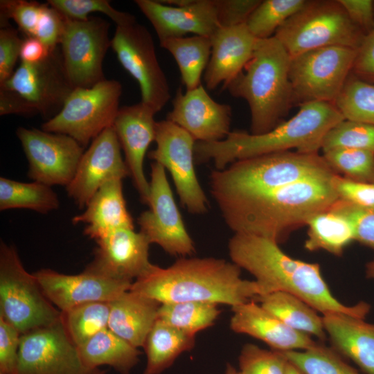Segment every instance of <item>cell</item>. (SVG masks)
Segmentation results:
<instances>
[{
    "instance_id": "e575fe53",
    "label": "cell",
    "mask_w": 374,
    "mask_h": 374,
    "mask_svg": "<svg viewBox=\"0 0 374 374\" xmlns=\"http://www.w3.org/2000/svg\"><path fill=\"white\" fill-rule=\"evenodd\" d=\"M217 304L184 301L160 304L158 319L191 335L213 326L220 314Z\"/></svg>"
},
{
    "instance_id": "44dd1931",
    "label": "cell",
    "mask_w": 374,
    "mask_h": 374,
    "mask_svg": "<svg viewBox=\"0 0 374 374\" xmlns=\"http://www.w3.org/2000/svg\"><path fill=\"white\" fill-rule=\"evenodd\" d=\"M231 114L230 105L214 100L200 85L185 93L179 89L166 119L196 141L213 142L224 139L231 132Z\"/></svg>"
},
{
    "instance_id": "680465c9",
    "label": "cell",
    "mask_w": 374,
    "mask_h": 374,
    "mask_svg": "<svg viewBox=\"0 0 374 374\" xmlns=\"http://www.w3.org/2000/svg\"><path fill=\"white\" fill-rule=\"evenodd\" d=\"M1 374V373H0Z\"/></svg>"
},
{
    "instance_id": "7dc6e473",
    "label": "cell",
    "mask_w": 374,
    "mask_h": 374,
    "mask_svg": "<svg viewBox=\"0 0 374 374\" xmlns=\"http://www.w3.org/2000/svg\"><path fill=\"white\" fill-rule=\"evenodd\" d=\"M332 182L339 199L357 206L374 208V184L354 181L337 174Z\"/></svg>"
},
{
    "instance_id": "f546056e",
    "label": "cell",
    "mask_w": 374,
    "mask_h": 374,
    "mask_svg": "<svg viewBox=\"0 0 374 374\" xmlns=\"http://www.w3.org/2000/svg\"><path fill=\"white\" fill-rule=\"evenodd\" d=\"M195 336L157 319L145 339L146 364L143 374H161L195 345Z\"/></svg>"
},
{
    "instance_id": "d6986e66",
    "label": "cell",
    "mask_w": 374,
    "mask_h": 374,
    "mask_svg": "<svg viewBox=\"0 0 374 374\" xmlns=\"http://www.w3.org/2000/svg\"><path fill=\"white\" fill-rule=\"evenodd\" d=\"M33 274L44 295L60 312L89 302H110L129 290L132 284L86 269L74 275L51 269H41Z\"/></svg>"
},
{
    "instance_id": "7bdbcfd3",
    "label": "cell",
    "mask_w": 374,
    "mask_h": 374,
    "mask_svg": "<svg viewBox=\"0 0 374 374\" xmlns=\"http://www.w3.org/2000/svg\"><path fill=\"white\" fill-rule=\"evenodd\" d=\"M287 362L283 352L263 349L253 344H244L238 357L242 374H285Z\"/></svg>"
},
{
    "instance_id": "d590c367",
    "label": "cell",
    "mask_w": 374,
    "mask_h": 374,
    "mask_svg": "<svg viewBox=\"0 0 374 374\" xmlns=\"http://www.w3.org/2000/svg\"><path fill=\"white\" fill-rule=\"evenodd\" d=\"M109 312V302H89L61 312V321L72 342L79 347L108 328Z\"/></svg>"
},
{
    "instance_id": "b9f144b4",
    "label": "cell",
    "mask_w": 374,
    "mask_h": 374,
    "mask_svg": "<svg viewBox=\"0 0 374 374\" xmlns=\"http://www.w3.org/2000/svg\"><path fill=\"white\" fill-rule=\"evenodd\" d=\"M46 3L65 18L72 20L85 21L89 14L101 12L114 21L116 26L136 21L134 15L116 10L107 0H48Z\"/></svg>"
},
{
    "instance_id": "2e32d148",
    "label": "cell",
    "mask_w": 374,
    "mask_h": 374,
    "mask_svg": "<svg viewBox=\"0 0 374 374\" xmlns=\"http://www.w3.org/2000/svg\"><path fill=\"white\" fill-rule=\"evenodd\" d=\"M149 209L137 219L150 244L160 246L172 256L192 255L195 244L184 223L169 185L166 169L157 162L151 163Z\"/></svg>"
},
{
    "instance_id": "7c38bea8",
    "label": "cell",
    "mask_w": 374,
    "mask_h": 374,
    "mask_svg": "<svg viewBox=\"0 0 374 374\" xmlns=\"http://www.w3.org/2000/svg\"><path fill=\"white\" fill-rule=\"evenodd\" d=\"M111 47L123 67L138 82L141 101L157 113L161 110L170 98V89L149 30L137 21L118 26Z\"/></svg>"
},
{
    "instance_id": "484cf974",
    "label": "cell",
    "mask_w": 374,
    "mask_h": 374,
    "mask_svg": "<svg viewBox=\"0 0 374 374\" xmlns=\"http://www.w3.org/2000/svg\"><path fill=\"white\" fill-rule=\"evenodd\" d=\"M121 179L105 183L93 195L85 210L72 219L73 224H83L84 234L96 240L120 229H134L127 211Z\"/></svg>"
},
{
    "instance_id": "ffe728a7",
    "label": "cell",
    "mask_w": 374,
    "mask_h": 374,
    "mask_svg": "<svg viewBox=\"0 0 374 374\" xmlns=\"http://www.w3.org/2000/svg\"><path fill=\"white\" fill-rule=\"evenodd\" d=\"M95 241L93 259L85 268L89 271L133 283L154 266L149 260L150 243L141 231L120 229Z\"/></svg>"
},
{
    "instance_id": "f1b7e54d",
    "label": "cell",
    "mask_w": 374,
    "mask_h": 374,
    "mask_svg": "<svg viewBox=\"0 0 374 374\" xmlns=\"http://www.w3.org/2000/svg\"><path fill=\"white\" fill-rule=\"evenodd\" d=\"M83 362L93 368L108 366L120 374H130L139 362L138 348L108 328L78 347Z\"/></svg>"
},
{
    "instance_id": "ac0fdd59",
    "label": "cell",
    "mask_w": 374,
    "mask_h": 374,
    "mask_svg": "<svg viewBox=\"0 0 374 374\" xmlns=\"http://www.w3.org/2000/svg\"><path fill=\"white\" fill-rule=\"evenodd\" d=\"M128 175L118 137L110 127L95 138L84 152L73 179L66 187V192L82 209L105 183L116 178L123 179Z\"/></svg>"
},
{
    "instance_id": "9c48e42d",
    "label": "cell",
    "mask_w": 374,
    "mask_h": 374,
    "mask_svg": "<svg viewBox=\"0 0 374 374\" xmlns=\"http://www.w3.org/2000/svg\"><path fill=\"white\" fill-rule=\"evenodd\" d=\"M122 85L107 80L88 88H75L60 111L44 122L41 129L68 135L83 148L112 127L120 109Z\"/></svg>"
},
{
    "instance_id": "d6a6232c",
    "label": "cell",
    "mask_w": 374,
    "mask_h": 374,
    "mask_svg": "<svg viewBox=\"0 0 374 374\" xmlns=\"http://www.w3.org/2000/svg\"><path fill=\"white\" fill-rule=\"evenodd\" d=\"M174 57L186 90L200 85L211 54V37L199 35L170 38L160 42Z\"/></svg>"
},
{
    "instance_id": "1f68e13d",
    "label": "cell",
    "mask_w": 374,
    "mask_h": 374,
    "mask_svg": "<svg viewBox=\"0 0 374 374\" xmlns=\"http://www.w3.org/2000/svg\"><path fill=\"white\" fill-rule=\"evenodd\" d=\"M330 208L308 220V238L304 247L310 251L324 250L339 256L355 240L354 230L345 216Z\"/></svg>"
},
{
    "instance_id": "ab89813d",
    "label": "cell",
    "mask_w": 374,
    "mask_h": 374,
    "mask_svg": "<svg viewBox=\"0 0 374 374\" xmlns=\"http://www.w3.org/2000/svg\"><path fill=\"white\" fill-rule=\"evenodd\" d=\"M323 157L337 173L354 181L374 184V152L337 148L323 152Z\"/></svg>"
},
{
    "instance_id": "ee69618b",
    "label": "cell",
    "mask_w": 374,
    "mask_h": 374,
    "mask_svg": "<svg viewBox=\"0 0 374 374\" xmlns=\"http://www.w3.org/2000/svg\"><path fill=\"white\" fill-rule=\"evenodd\" d=\"M44 3L26 0H1V28L14 20L26 37H35Z\"/></svg>"
},
{
    "instance_id": "60d3db41",
    "label": "cell",
    "mask_w": 374,
    "mask_h": 374,
    "mask_svg": "<svg viewBox=\"0 0 374 374\" xmlns=\"http://www.w3.org/2000/svg\"><path fill=\"white\" fill-rule=\"evenodd\" d=\"M337 148H351L374 152V125L344 120L325 135L321 149L326 152Z\"/></svg>"
},
{
    "instance_id": "f5cc1de1",
    "label": "cell",
    "mask_w": 374,
    "mask_h": 374,
    "mask_svg": "<svg viewBox=\"0 0 374 374\" xmlns=\"http://www.w3.org/2000/svg\"><path fill=\"white\" fill-rule=\"evenodd\" d=\"M350 20L367 33L374 26V3L371 0H337Z\"/></svg>"
},
{
    "instance_id": "8fae6325",
    "label": "cell",
    "mask_w": 374,
    "mask_h": 374,
    "mask_svg": "<svg viewBox=\"0 0 374 374\" xmlns=\"http://www.w3.org/2000/svg\"><path fill=\"white\" fill-rule=\"evenodd\" d=\"M0 89L15 96L27 116L41 114L50 119L60 111L73 88L57 47L42 61L21 62L11 77L0 84Z\"/></svg>"
},
{
    "instance_id": "9f6ffc18",
    "label": "cell",
    "mask_w": 374,
    "mask_h": 374,
    "mask_svg": "<svg viewBox=\"0 0 374 374\" xmlns=\"http://www.w3.org/2000/svg\"><path fill=\"white\" fill-rule=\"evenodd\" d=\"M366 276L368 278L374 279V258L366 265Z\"/></svg>"
},
{
    "instance_id": "30bf717a",
    "label": "cell",
    "mask_w": 374,
    "mask_h": 374,
    "mask_svg": "<svg viewBox=\"0 0 374 374\" xmlns=\"http://www.w3.org/2000/svg\"><path fill=\"white\" fill-rule=\"evenodd\" d=\"M357 48L332 46L291 57L290 80L294 103H334L353 70Z\"/></svg>"
},
{
    "instance_id": "f35d334b",
    "label": "cell",
    "mask_w": 374,
    "mask_h": 374,
    "mask_svg": "<svg viewBox=\"0 0 374 374\" xmlns=\"http://www.w3.org/2000/svg\"><path fill=\"white\" fill-rule=\"evenodd\" d=\"M305 0H265L253 10L246 22L257 39L271 37L290 17L302 9Z\"/></svg>"
},
{
    "instance_id": "cb8c5ba5",
    "label": "cell",
    "mask_w": 374,
    "mask_h": 374,
    "mask_svg": "<svg viewBox=\"0 0 374 374\" xmlns=\"http://www.w3.org/2000/svg\"><path fill=\"white\" fill-rule=\"evenodd\" d=\"M232 312L230 328L233 331L261 340L272 350H303L317 343L311 336L285 325L253 299L232 307Z\"/></svg>"
},
{
    "instance_id": "74e56055",
    "label": "cell",
    "mask_w": 374,
    "mask_h": 374,
    "mask_svg": "<svg viewBox=\"0 0 374 374\" xmlns=\"http://www.w3.org/2000/svg\"><path fill=\"white\" fill-rule=\"evenodd\" d=\"M333 104L345 120L374 125V84L348 76Z\"/></svg>"
},
{
    "instance_id": "8d00e7d4",
    "label": "cell",
    "mask_w": 374,
    "mask_h": 374,
    "mask_svg": "<svg viewBox=\"0 0 374 374\" xmlns=\"http://www.w3.org/2000/svg\"><path fill=\"white\" fill-rule=\"evenodd\" d=\"M283 353L304 374H360L332 347L321 341L306 350Z\"/></svg>"
},
{
    "instance_id": "9a60e30c",
    "label": "cell",
    "mask_w": 374,
    "mask_h": 374,
    "mask_svg": "<svg viewBox=\"0 0 374 374\" xmlns=\"http://www.w3.org/2000/svg\"><path fill=\"white\" fill-rule=\"evenodd\" d=\"M17 374H106L87 366L57 322L21 335Z\"/></svg>"
},
{
    "instance_id": "6f0895ef",
    "label": "cell",
    "mask_w": 374,
    "mask_h": 374,
    "mask_svg": "<svg viewBox=\"0 0 374 374\" xmlns=\"http://www.w3.org/2000/svg\"><path fill=\"white\" fill-rule=\"evenodd\" d=\"M224 374H242L239 370H237L233 365L227 364Z\"/></svg>"
},
{
    "instance_id": "603a6c76",
    "label": "cell",
    "mask_w": 374,
    "mask_h": 374,
    "mask_svg": "<svg viewBox=\"0 0 374 374\" xmlns=\"http://www.w3.org/2000/svg\"><path fill=\"white\" fill-rule=\"evenodd\" d=\"M134 2L151 23L160 42L188 33L211 37L220 28L215 0H192L183 6L153 0Z\"/></svg>"
},
{
    "instance_id": "816d5d0a",
    "label": "cell",
    "mask_w": 374,
    "mask_h": 374,
    "mask_svg": "<svg viewBox=\"0 0 374 374\" xmlns=\"http://www.w3.org/2000/svg\"><path fill=\"white\" fill-rule=\"evenodd\" d=\"M362 80H374V26L364 37L353 67Z\"/></svg>"
},
{
    "instance_id": "f6af8a7d",
    "label": "cell",
    "mask_w": 374,
    "mask_h": 374,
    "mask_svg": "<svg viewBox=\"0 0 374 374\" xmlns=\"http://www.w3.org/2000/svg\"><path fill=\"white\" fill-rule=\"evenodd\" d=\"M330 208L350 221L355 240L374 249V208L362 207L338 199Z\"/></svg>"
},
{
    "instance_id": "7a4b0ae2",
    "label": "cell",
    "mask_w": 374,
    "mask_h": 374,
    "mask_svg": "<svg viewBox=\"0 0 374 374\" xmlns=\"http://www.w3.org/2000/svg\"><path fill=\"white\" fill-rule=\"evenodd\" d=\"M335 175L301 180L217 205L234 233L254 235L279 244L339 199L332 182Z\"/></svg>"
},
{
    "instance_id": "db71d44e",
    "label": "cell",
    "mask_w": 374,
    "mask_h": 374,
    "mask_svg": "<svg viewBox=\"0 0 374 374\" xmlns=\"http://www.w3.org/2000/svg\"><path fill=\"white\" fill-rule=\"evenodd\" d=\"M51 52L38 39L26 37L23 40L19 58L21 62L35 63L44 60Z\"/></svg>"
},
{
    "instance_id": "7402d4cb",
    "label": "cell",
    "mask_w": 374,
    "mask_h": 374,
    "mask_svg": "<svg viewBox=\"0 0 374 374\" xmlns=\"http://www.w3.org/2000/svg\"><path fill=\"white\" fill-rule=\"evenodd\" d=\"M156 114L141 101L120 107L112 126L125 153V161L134 187L142 202L147 204L150 199V182L145 176L143 162L150 143L155 141Z\"/></svg>"
},
{
    "instance_id": "52a82bcc",
    "label": "cell",
    "mask_w": 374,
    "mask_h": 374,
    "mask_svg": "<svg viewBox=\"0 0 374 374\" xmlns=\"http://www.w3.org/2000/svg\"><path fill=\"white\" fill-rule=\"evenodd\" d=\"M364 35L338 1H308L274 35L291 57L326 46L358 48Z\"/></svg>"
},
{
    "instance_id": "83f0119b",
    "label": "cell",
    "mask_w": 374,
    "mask_h": 374,
    "mask_svg": "<svg viewBox=\"0 0 374 374\" xmlns=\"http://www.w3.org/2000/svg\"><path fill=\"white\" fill-rule=\"evenodd\" d=\"M160 304L129 290L109 302L108 328L136 348L143 347Z\"/></svg>"
},
{
    "instance_id": "bcb514c9",
    "label": "cell",
    "mask_w": 374,
    "mask_h": 374,
    "mask_svg": "<svg viewBox=\"0 0 374 374\" xmlns=\"http://www.w3.org/2000/svg\"><path fill=\"white\" fill-rule=\"evenodd\" d=\"M21 333L0 316V373L17 374Z\"/></svg>"
},
{
    "instance_id": "836d02e7",
    "label": "cell",
    "mask_w": 374,
    "mask_h": 374,
    "mask_svg": "<svg viewBox=\"0 0 374 374\" xmlns=\"http://www.w3.org/2000/svg\"><path fill=\"white\" fill-rule=\"evenodd\" d=\"M60 207L51 186L33 181L24 183L1 177L0 210L25 208L46 214Z\"/></svg>"
},
{
    "instance_id": "f907efd6",
    "label": "cell",
    "mask_w": 374,
    "mask_h": 374,
    "mask_svg": "<svg viewBox=\"0 0 374 374\" xmlns=\"http://www.w3.org/2000/svg\"><path fill=\"white\" fill-rule=\"evenodd\" d=\"M220 28L246 24L260 0H215Z\"/></svg>"
},
{
    "instance_id": "8992f818",
    "label": "cell",
    "mask_w": 374,
    "mask_h": 374,
    "mask_svg": "<svg viewBox=\"0 0 374 374\" xmlns=\"http://www.w3.org/2000/svg\"><path fill=\"white\" fill-rule=\"evenodd\" d=\"M335 174L319 153L273 152L235 161L220 170H213L210 176L211 193L217 203Z\"/></svg>"
},
{
    "instance_id": "d4e9b609",
    "label": "cell",
    "mask_w": 374,
    "mask_h": 374,
    "mask_svg": "<svg viewBox=\"0 0 374 374\" xmlns=\"http://www.w3.org/2000/svg\"><path fill=\"white\" fill-rule=\"evenodd\" d=\"M211 54L204 80L210 89L235 79L251 60L256 39L246 24L220 28L211 37Z\"/></svg>"
},
{
    "instance_id": "277c9868",
    "label": "cell",
    "mask_w": 374,
    "mask_h": 374,
    "mask_svg": "<svg viewBox=\"0 0 374 374\" xmlns=\"http://www.w3.org/2000/svg\"><path fill=\"white\" fill-rule=\"evenodd\" d=\"M344 120L333 103L308 102L301 105L295 116L266 133L234 130L221 141H197L195 161H211L215 169L220 170L238 160L292 148L302 153H318L327 132Z\"/></svg>"
},
{
    "instance_id": "ba28073f",
    "label": "cell",
    "mask_w": 374,
    "mask_h": 374,
    "mask_svg": "<svg viewBox=\"0 0 374 374\" xmlns=\"http://www.w3.org/2000/svg\"><path fill=\"white\" fill-rule=\"evenodd\" d=\"M0 316L21 334L52 325L61 312L46 298L28 273L16 248L0 244Z\"/></svg>"
},
{
    "instance_id": "c3c4849f",
    "label": "cell",
    "mask_w": 374,
    "mask_h": 374,
    "mask_svg": "<svg viewBox=\"0 0 374 374\" xmlns=\"http://www.w3.org/2000/svg\"><path fill=\"white\" fill-rule=\"evenodd\" d=\"M23 40L17 30L7 26L0 30V84L15 72L14 68L19 57Z\"/></svg>"
},
{
    "instance_id": "6da1fadb",
    "label": "cell",
    "mask_w": 374,
    "mask_h": 374,
    "mask_svg": "<svg viewBox=\"0 0 374 374\" xmlns=\"http://www.w3.org/2000/svg\"><path fill=\"white\" fill-rule=\"evenodd\" d=\"M232 262L251 274L260 295L284 292L303 300L323 315L343 313L365 319L371 305L361 301L346 305L330 292L317 263L293 258L269 239L234 233L228 244Z\"/></svg>"
},
{
    "instance_id": "5b68a950",
    "label": "cell",
    "mask_w": 374,
    "mask_h": 374,
    "mask_svg": "<svg viewBox=\"0 0 374 374\" xmlns=\"http://www.w3.org/2000/svg\"><path fill=\"white\" fill-rule=\"evenodd\" d=\"M291 57L274 37L256 39L252 57L224 89L244 99L251 112V134L266 133L282 123L294 103Z\"/></svg>"
},
{
    "instance_id": "e0dca14e",
    "label": "cell",
    "mask_w": 374,
    "mask_h": 374,
    "mask_svg": "<svg viewBox=\"0 0 374 374\" xmlns=\"http://www.w3.org/2000/svg\"><path fill=\"white\" fill-rule=\"evenodd\" d=\"M28 162V177L49 186H67L74 177L84 153L72 137L38 129L16 130Z\"/></svg>"
},
{
    "instance_id": "681fc988",
    "label": "cell",
    "mask_w": 374,
    "mask_h": 374,
    "mask_svg": "<svg viewBox=\"0 0 374 374\" xmlns=\"http://www.w3.org/2000/svg\"><path fill=\"white\" fill-rule=\"evenodd\" d=\"M66 18L47 3H44L35 37L42 42L50 51L60 45Z\"/></svg>"
},
{
    "instance_id": "11a10c76",
    "label": "cell",
    "mask_w": 374,
    "mask_h": 374,
    "mask_svg": "<svg viewBox=\"0 0 374 374\" xmlns=\"http://www.w3.org/2000/svg\"><path fill=\"white\" fill-rule=\"evenodd\" d=\"M285 374H304L298 367L288 361Z\"/></svg>"
},
{
    "instance_id": "4fadbf2b",
    "label": "cell",
    "mask_w": 374,
    "mask_h": 374,
    "mask_svg": "<svg viewBox=\"0 0 374 374\" xmlns=\"http://www.w3.org/2000/svg\"><path fill=\"white\" fill-rule=\"evenodd\" d=\"M109 23L99 17L85 21L65 19L60 52L73 89L88 88L104 80L103 61L112 45Z\"/></svg>"
},
{
    "instance_id": "3957f363",
    "label": "cell",
    "mask_w": 374,
    "mask_h": 374,
    "mask_svg": "<svg viewBox=\"0 0 374 374\" xmlns=\"http://www.w3.org/2000/svg\"><path fill=\"white\" fill-rule=\"evenodd\" d=\"M240 271L224 259L183 257L166 268L154 265L130 290L161 304L203 301L232 308L260 295L256 281L242 279Z\"/></svg>"
},
{
    "instance_id": "5bb4252c",
    "label": "cell",
    "mask_w": 374,
    "mask_h": 374,
    "mask_svg": "<svg viewBox=\"0 0 374 374\" xmlns=\"http://www.w3.org/2000/svg\"><path fill=\"white\" fill-rule=\"evenodd\" d=\"M156 148L148 157L168 170L182 205L193 214L208 210L206 196L195 169L197 142L186 130L165 119L157 123Z\"/></svg>"
},
{
    "instance_id": "4dcf8cb0",
    "label": "cell",
    "mask_w": 374,
    "mask_h": 374,
    "mask_svg": "<svg viewBox=\"0 0 374 374\" xmlns=\"http://www.w3.org/2000/svg\"><path fill=\"white\" fill-rule=\"evenodd\" d=\"M291 328L315 336L320 341L327 337L323 317L297 296L284 292H274L254 299Z\"/></svg>"
},
{
    "instance_id": "4316f807",
    "label": "cell",
    "mask_w": 374,
    "mask_h": 374,
    "mask_svg": "<svg viewBox=\"0 0 374 374\" xmlns=\"http://www.w3.org/2000/svg\"><path fill=\"white\" fill-rule=\"evenodd\" d=\"M322 317L332 347L364 373L374 374V324L343 313Z\"/></svg>"
}]
</instances>
